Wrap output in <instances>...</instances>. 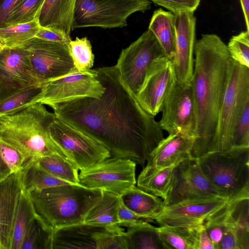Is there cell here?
<instances>
[{"label":"cell","mask_w":249,"mask_h":249,"mask_svg":"<svg viewBox=\"0 0 249 249\" xmlns=\"http://www.w3.org/2000/svg\"><path fill=\"white\" fill-rule=\"evenodd\" d=\"M249 147V100L245 104L235 125L232 149Z\"/></svg>","instance_id":"f35d334b"},{"label":"cell","mask_w":249,"mask_h":249,"mask_svg":"<svg viewBox=\"0 0 249 249\" xmlns=\"http://www.w3.org/2000/svg\"><path fill=\"white\" fill-rule=\"evenodd\" d=\"M113 227L82 222L55 229L52 249H105Z\"/></svg>","instance_id":"d6986e66"},{"label":"cell","mask_w":249,"mask_h":249,"mask_svg":"<svg viewBox=\"0 0 249 249\" xmlns=\"http://www.w3.org/2000/svg\"><path fill=\"white\" fill-rule=\"evenodd\" d=\"M42 85L34 73L24 48H5L0 52V101L24 88Z\"/></svg>","instance_id":"2e32d148"},{"label":"cell","mask_w":249,"mask_h":249,"mask_svg":"<svg viewBox=\"0 0 249 249\" xmlns=\"http://www.w3.org/2000/svg\"><path fill=\"white\" fill-rule=\"evenodd\" d=\"M0 153L12 173L20 171L29 160L17 148L0 139Z\"/></svg>","instance_id":"ab89813d"},{"label":"cell","mask_w":249,"mask_h":249,"mask_svg":"<svg viewBox=\"0 0 249 249\" xmlns=\"http://www.w3.org/2000/svg\"><path fill=\"white\" fill-rule=\"evenodd\" d=\"M42 168L54 177L70 184H79V169L68 158L50 155L33 159Z\"/></svg>","instance_id":"f1b7e54d"},{"label":"cell","mask_w":249,"mask_h":249,"mask_svg":"<svg viewBox=\"0 0 249 249\" xmlns=\"http://www.w3.org/2000/svg\"><path fill=\"white\" fill-rule=\"evenodd\" d=\"M22 47L28 52L34 73L42 84L69 74L75 68L67 44L35 37Z\"/></svg>","instance_id":"7c38bea8"},{"label":"cell","mask_w":249,"mask_h":249,"mask_svg":"<svg viewBox=\"0 0 249 249\" xmlns=\"http://www.w3.org/2000/svg\"><path fill=\"white\" fill-rule=\"evenodd\" d=\"M118 225L124 227L127 249H165L157 227L148 222H124Z\"/></svg>","instance_id":"cb8c5ba5"},{"label":"cell","mask_w":249,"mask_h":249,"mask_svg":"<svg viewBox=\"0 0 249 249\" xmlns=\"http://www.w3.org/2000/svg\"><path fill=\"white\" fill-rule=\"evenodd\" d=\"M96 70L105 88L99 98H78L50 107L56 118L106 147L110 158L143 166L164 138L162 130L124 84L115 65Z\"/></svg>","instance_id":"6da1fadb"},{"label":"cell","mask_w":249,"mask_h":249,"mask_svg":"<svg viewBox=\"0 0 249 249\" xmlns=\"http://www.w3.org/2000/svg\"><path fill=\"white\" fill-rule=\"evenodd\" d=\"M159 122L169 134L180 133L195 139L196 118L191 81L177 82L167 96ZM195 141V140H194Z\"/></svg>","instance_id":"8fae6325"},{"label":"cell","mask_w":249,"mask_h":249,"mask_svg":"<svg viewBox=\"0 0 249 249\" xmlns=\"http://www.w3.org/2000/svg\"><path fill=\"white\" fill-rule=\"evenodd\" d=\"M175 14L179 11L195 12L201 0H149Z\"/></svg>","instance_id":"60d3db41"},{"label":"cell","mask_w":249,"mask_h":249,"mask_svg":"<svg viewBox=\"0 0 249 249\" xmlns=\"http://www.w3.org/2000/svg\"><path fill=\"white\" fill-rule=\"evenodd\" d=\"M70 55L74 66L78 71H84L93 66L94 55L89 40L86 37L76 38L68 44Z\"/></svg>","instance_id":"e575fe53"},{"label":"cell","mask_w":249,"mask_h":249,"mask_svg":"<svg viewBox=\"0 0 249 249\" xmlns=\"http://www.w3.org/2000/svg\"><path fill=\"white\" fill-rule=\"evenodd\" d=\"M42 86L24 88L0 100V116L14 114L31 105Z\"/></svg>","instance_id":"836d02e7"},{"label":"cell","mask_w":249,"mask_h":249,"mask_svg":"<svg viewBox=\"0 0 249 249\" xmlns=\"http://www.w3.org/2000/svg\"><path fill=\"white\" fill-rule=\"evenodd\" d=\"M229 199L223 197L187 200L164 206L153 219L160 226L192 227L203 224Z\"/></svg>","instance_id":"e0dca14e"},{"label":"cell","mask_w":249,"mask_h":249,"mask_svg":"<svg viewBox=\"0 0 249 249\" xmlns=\"http://www.w3.org/2000/svg\"><path fill=\"white\" fill-rule=\"evenodd\" d=\"M5 49V47L2 44V42L0 40V53L1 51H2Z\"/></svg>","instance_id":"c3c4849f"},{"label":"cell","mask_w":249,"mask_h":249,"mask_svg":"<svg viewBox=\"0 0 249 249\" xmlns=\"http://www.w3.org/2000/svg\"><path fill=\"white\" fill-rule=\"evenodd\" d=\"M194 138L173 133L163 138L149 154L146 164L142 171L151 173L159 169L176 166L191 157Z\"/></svg>","instance_id":"ffe728a7"},{"label":"cell","mask_w":249,"mask_h":249,"mask_svg":"<svg viewBox=\"0 0 249 249\" xmlns=\"http://www.w3.org/2000/svg\"><path fill=\"white\" fill-rule=\"evenodd\" d=\"M148 29L155 35L167 57L172 61L176 55V29L174 14L162 9L156 10Z\"/></svg>","instance_id":"603a6c76"},{"label":"cell","mask_w":249,"mask_h":249,"mask_svg":"<svg viewBox=\"0 0 249 249\" xmlns=\"http://www.w3.org/2000/svg\"><path fill=\"white\" fill-rule=\"evenodd\" d=\"M249 100V68L233 60L228 84L220 108L213 152L232 149L234 128Z\"/></svg>","instance_id":"52a82bcc"},{"label":"cell","mask_w":249,"mask_h":249,"mask_svg":"<svg viewBox=\"0 0 249 249\" xmlns=\"http://www.w3.org/2000/svg\"><path fill=\"white\" fill-rule=\"evenodd\" d=\"M36 215L28 193L23 190L14 221L10 249H21L28 228Z\"/></svg>","instance_id":"83f0119b"},{"label":"cell","mask_w":249,"mask_h":249,"mask_svg":"<svg viewBox=\"0 0 249 249\" xmlns=\"http://www.w3.org/2000/svg\"><path fill=\"white\" fill-rule=\"evenodd\" d=\"M214 197H224L205 177L196 159L190 157L175 166L171 188L163 202L167 206L187 200Z\"/></svg>","instance_id":"5bb4252c"},{"label":"cell","mask_w":249,"mask_h":249,"mask_svg":"<svg viewBox=\"0 0 249 249\" xmlns=\"http://www.w3.org/2000/svg\"><path fill=\"white\" fill-rule=\"evenodd\" d=\"M157 230L165 249H195L192 227L160 226Z\"/></svg>","instance_id":"d6a6232c"},{"label":"cell","mask_w":249,"mask_h":249,"mask_svg":"<svg viewBox=\"0 0 249 249\" xmlns=\"http://www.w3.org/2000/svg\"><path fill=\"white\" fill-rule=\"evenodd\" d=\"M227 46L233 60L249 68V31H243L232 36Z\"/></svg>","instance_id":"74e56055"},{"label":"cell","mask_w":249,"mask_h":249,"mask_svg":"<svg viewBox=\"0 0 249 249\" xmlns=\"http://www.w3.org/2000/svg\"><path fill=\"white\" fill-rule=\"evenodd\" d=\"M151 4L149 0H76L72 28H122L130 15L144 12Z\"/></svg>","instance_id":"8992f818"},{"label":"cell","mask_w":249,"mask_h":249,"mask_svg":"<svg viewBox=\"0 0 249 249\" xmlns=\"http://www.w3.org/2000/svg\"><path fill=\"white\" fill-rule=\"evenodd\" d=\"M229 211V199L221 208L212 214L204 222L206 231L215 249H219L226 227Z\"/></svg>","instance_id":"d590c367"},{"label":"cell","mask_w":249,"mask_h":249,"mask_svg":"<svg viewBox=\"0 0 249 249\" xmlns=\"http://www.w3.org/2000/svg\"><path fill=\"white\" fill-rule=\"evenodd\" d=\"M195 249H215L203 224L192 227Z\"/></svg>","instance_id":"7bdbcfd3"},{"label":"cell","mask_w":249,"mask_h":249,"mask_svg":"<svg viewBox=\"0 0 249 249\" xmlns=\"http://www.w3.org/2000/svg\"><path fill=\"white\" fill-rule=\"evenodd\" d=\"M40 25L37 18L24 23L0 28V40L5 48L22 47L36 37Z\"/></svg>","instance_id":"4dcf8cb0"},{"label":"cell","mask_w":249,"mask_h":249,"mask_svg":"<svg viewBox=\"0 0 249 249\" xmlns=\"http://www.w3.org/2000/svg\"><path fill=\"white\" fill-rule=\"evenodd\" d=\"M49 132L53 141L80 171L111 157L108 150L102 144L55 116L50 124Z\"/></svg>","instance_id":"9c48e42d"},{"label":"cell","mask_w":249,"mask_h":249,"mask_svg":"<svg viewBox=\"0 0 249 249\" xmlns=\"http://www.w3.org/2000/svg\"><path fill=\"white\" fill-rule=\"evenodd\" d=\"M175 166L163 168L148 173L141 172L138 178V187L164 201L171 188Z\"/></svg>","instance_id":"f546056e"},{"label":"cell","mask_w":249,"mask_h":249,"mask_svg":"<svg viewBox=\"0 0 249 249\" xmlns=\"http://www.w3.org/2000/svg\"><path fill=\"white\" fill-rule=\"evenodd\" d=\"M136 163L123 158H108L89 169L81 170L79 185L119 196L135 185Z\"/></svg>","instance_id":"4fadbf2b"},{"label":"cell","mask_w":249,"mask_h":249,"mask_svg":"<svg viewBox=\"0 0 249 249\" xmlns=\"http://www.w3.org/2000/svg\"><path fill=\"white\" fill-rule=\"evenodd\" d=\"M36 37L67 45L71 40L70 36L60 30L41 26L36 35Z\"/></svg>","instance_id":"b9f144b4"},{"label":"cell","mask_w":249,"mask_h":249,"mask_svg":"<svg viewBox=\"0 0 249 249\" xmlns=\"http://www.w3.org/2000/svg\"><path fill=\"white\" fill-rule=\"evenodd\" d=\"M76 0H44L37 18L41 27L57 29L70 36Z\"/></svg>","instance_id":"7402d4cb"},{"label":"cell","mask_w":249,"mask_h":249,"mask_svg":"<svg viewBox=\"0 0 249 249\" xmlns=\"http://www.w3.org/2000/svg\"><path fill=\"white\" fill-rule=\"evenodd\" d=\"M191 84L196 127L191 152L196 159L213 151L219 114L233 59L227 45L215 34L202 35L195 42Z\"/></svg>","instance_id":"7a4b0ae2"},{"label":"cell","mask_w":249,"mask_h":249,"mask_svg":"<svg viewBox=\"0 0 249 249\" xmlns=\"http://www.w3.org/2000/svg\"><path fill=\"white\" fill-rule=\"evenodd\" d=\"M177 82L172 61L166 56L158 58L149 66L136 99L145 111L155 117L161 111Z\"/></svg>","instance_id":"9a60e30c"},{"label":"cell","mask_w":249,"mask_h":249,"mask_svg":"<svg viewBox=\"0 0 249 249\" xmlns=\"http://www.w3.org/2000/svg\"><path fill=\"white\" fill-rule=\"evenodd\" d=\"M11 173V171L2 160L0 153V181L4 179Z\"/></svg>","instance_id":"7dc6e473"},{"label":"cell","mask_w":249,"mask_h":249,"mask_svg":"<svg viewBox=\"0 0 249 249\" xmlns=\"http://www.w3.org/2000/svg\"><path fill=\"white\" fill-rule=\"evenodd\" d=\"M196 160L205 177L223 197L249 196V147L208 153Z\"/></svg>","instance_id":"5b68a950"},{"label":"cell","mask_w":249,"mask_h":249,"mask_svg":"<svg viewBox=\"0 0 249 249\" xmlns=\"http://www.w3.org/2000/svg\"><path fill=\"white\" fill-rule=\"evenodd\" d=\"M28 193L36 214L54 230L82 223L103 191L69 184Z\"/></svg>","instance_id":"277c9868"},{"label":"cell","mask_w":249,"mask_h":249,"mask_svg":"<svg viewBox=\"0 0 249 249\" xmlns=\"http://www.w3.org/2000/svg\"><path fill=\"white\" fill-rule=\"evenodd\" d=\"M119 203V195L103 191L101 197L89 211L83 223L103 226L118 224Z\"/></svg>","instance_id":"484cf974"},{"label":"cell","mask_w":249,"mask_h":249,"mask_svg":"<svg viewBox=\"0 0 249 249\" xmlns=\"http://www.w3.org/2000/svg\"><path fill=\"white\" fill-rule=\"evenodd\" d=\"M20 172L23 189L27 192L70 184L47 172L33 159L25 164Z\"/></svg>","instance_id":"4316f807"},{"label":"cell","mask_w":249,"mask_h":249,"mask_svg":"<svg viewBox=\"0 0 249 249\" xmlns=\"http://www.w3.org/2000/svg\"><path fill=\"white\" fill-rule=\"evenodd\" d=\"M44 1L23 0L11 14L4 27L26 23L34 20L37 18Z\"/></svg>","instance_id":"8d00e7d4"},{"label":"cell","mask_w":249,"mask_h":249,"mask_svg":"<svg viewBox=\"0 0 249 249\" xmlns=\"http://www.w3.org/2000/svg\"><path fill=\"white\" fill-rule=\"evenodd\" d=\"M53 230L37 215L30 225L21 249H52Z\"/></svg>","instance_id":"1f68e13d"},{"label":"cell","mask_w":249,"mask_h":249,"mask_svg":"<svg viewBox=\"0 0 249 249\" xmlns=\"http://www.w3.org/2000/svg\"><path fill=\"white\" fill-rule=\"evenodd\" d=\"M54 117L40 103L1 116L0 139L17 148L28 160L50 155L66 157L49 134V126Z\"/></svg>","instance_id":"3957f363"},{"label":"cell","mask_w":249,"mask_h":249,"mask_svg":"<svg viewBox=\"0 0 249 249\" xmlns=\"http://www.w3.org/2000/svg\"><path fill=\"white\" fill-rule=\"evenodd\" d=\"M118 217L119 223L137 222H152L154 221L150 217L139 215L130 211L123 204L120 199L118 209Z\"/></svg>","instance_id":"ee69618b"},{"label":"cell","mask_w":249,"mask_h":249,"mask_svg":"<svg viewBox=\"0 0 249 249\" xmlns=\"http://www.w3.org/2000/svg\"><path fill=\"white\" fill-rule=\"evenodd\" d=\"M104 91L96 70L80 71L74 68L69 74L43 84L32 104L50 106L81 97L98 98Z\"/></svg>","instance_id":"30bf717a"},{"label":"cell","mask_w":249,"mask_h":249,"mask_svg":"<svg viewBox=\"0 0 249 249\" xmlns=\"http://www.w3.org/2000/svg\"><path fill=\"white\" fill-rule=\"evenodd\" d=\"M176 29V55L172 61L177 82L191 81L194 69L196 18L194 12L179 11L174 14Z\"/></svg>","instance_id":"ac0fdd59"},{"label":"cell","mask_w":249,"mask_h":249,"mask_svg":"<svg viewBox=\"0 0 249 249\" xmlns=\"http://www.w3.org/2000/svg\"><path fill=\"white\" fill-rule=\"evenodd\" d=\"M244 16L246 29L249 31V0H239Z\"/></svg>","instance_id":"bcb514c9"},{"label":"cell","mask_w":249,"mask_h":249,"mask_svg":"<svg viewBox=\"0 0 249 249\" xmlns=\"http://www.w3.org/2000/svg\"><path fill=\"white\" fill-rule=\"evenodd\" d=\"M164 56L167 57L158 39L148 29L122 50L115 66L121 81L136 97L151 63Z\"/></svg>","instance_id":"ba28073f"},{"label":"cell","mask_w":249,"mask_h":249,"mask_svg":"<svg viewBox=\"0 0 249 249\" xmlns=\"http://www.w3.org/2000/svg\"><path fill=\"white\" fill-rule=\"evenodd\" d=\"M23 190L20 171L0 181V249H10L14 221Z\"/></svg>","instance_id":"44dd1931"},{"label":"cell","mask_w":249,"mask_h":249,"mask_svg":"<svg viewBox=\"0 0 249 249\" xmlns=\"http://www.w3.org/2000/svg\"><path fill=\"white\" fill-rule=\"evenodd\" d=\"M23 0H0V28L4 26L15 8Z\"/></svg>","instance_id":"f6af8a7d"},{"label":"cell","mask_w":249,"mask_h":249,"mask_svg":"<svg viewBox=\"0 0 249 249\" xmlns=\"http://www.w3.org/2000/svg\"><path fill=\"white\" fill-rule=\"evenodd\" d=\"M119 196L120 200L127 209L139 215L150 217L153 220L154 216L164 207L161 198L135 185L124 192Z\"/></svg>","instance_id":"d4e9b609"}]
</instances>
